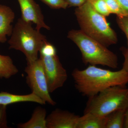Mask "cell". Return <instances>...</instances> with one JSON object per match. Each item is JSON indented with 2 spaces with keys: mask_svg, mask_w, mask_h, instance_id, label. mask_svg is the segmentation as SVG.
I'll list each match as a JSON object with an SVG mask.
<instances>
[{
  "mask_svg": "<svg viewBox=\"0 0 128 128\" xmlns=\"http://www.w3.org/2000/svg\"><path fill=\"white\" fill-rule=\"evenodd\" d=\"M72 76L77 90L88 98L108 88L126 86L128 83V73L122 68L112 71L90 65L84 70L74 69Z\"/></svg>",
  "mask_w": 128,
  "mask_h": 128,
  "instance_id": "obj_1",
  "label": "cell"
},
{
  "mask_svg": "<svg viewBox=\"0 0 128 128\" xmlns=\"http://www.w3.org/2000/svg\"><path fill=\"white\" fill-rule=\"evenodd\" d=\"M75 14L80 30L85 34L107 47L117 43L116 34L105 17L96 11L89 1L77 7Z\"/></svg>",
  "mask_w": 128,
  "mask_h": 128,
  "instance_id": "obj_2",
  "label": "cell"
},
{
  "mask_svg": "<svg viewBox=\"0 0 128 128\" xmlns=\"http://www.w3.org/2000/svg\"><path fill=\"white\" fill-rule=\"evenodd\" d=\"M68 38L79 48L82 61L86 64L101 65L113 69L118 68L117 55L107 47L86 35L80 30H70L68 33Z\"/></svg>",
  "mask_w": 128,
  "mask_h": 128,
  "instance_id": "obj_3",
  "label": "cell"
},
{
  "mask_svg": "<svg viewBox=\"0 0 128 128\" xmlns=\"http://www.w3.org/2000/svg\"><path fill=\"white\" fill-rule=\"evenodd\" d=\"M10 38L8 41L9 49L20 51L26 57L27 62L38 59L41 47L47 41L46 37L40 30L34 29L32 23L18 18L13 28Z\"/></svg>",
  "mask_w": 128,
  "mask_h": 128,
  "instance_id": "obj_4",
  "label": "cell"
},
{
  "mask_svg": "<svg viewBox=\"0 0 128 128\" xmlns=\"http://www.w3.org/2000/svg\"><path fill=\"white\" fill-rule=\"evenodd\" d=\"M88 98L84 114L92 113L106 116L115 110L128 109L126 86H112Z\"/></svg>",
  "mask_w": 128,
  "mask_h": 128,
  "instance_id": "obj_5",
  "label": "cell"
},
{
  "mask_svg": "<svg viewBox=\"0 0 128 128\" xmlns=\"http://www.w3.org/2000/svg\"><path fill=\"white\" fill-rule=\"evenodd\" d=\"M27 62L25 69L27 74L26 82L32 92L48 104L52 106L56 105L50 94L43 65L40 58Z\"/></svg>",
  "mask_w": 128,
  "mask_h": 128,
  "instance_id": "obj_6",
  "label": "cell"
},
{
  "mask_svg": "<svg viewBox=\"0 0 128 128\" xmlns=\"http://www.w3.org/2000/svg\"><path fill=\"white\" fill-rule=\"evenodd\" d=\"M50 93L62 87L68 78L67 72L56 55H40Z\"/></svg>",
  "mask_w": 128,
  "mask_h": 128,
  "instance_id": "obj_7",
  "label": "cell"
},
{
  "mask_svg": "<svg viewBox=\"0 0 128 128\" xmlns=\"http://www.w3.org/2000/svg\"><path fill=\"white\" fill-rule=\"evenodd\" d=\"M20 7L22 18L24 20L33 23L36 28L40 30L42 28L50 30L46 25L44 16L39 5L34 0H18Z\"/></svg>",
  "mask_w": 128,
  "mask_h": 128,
  "instance_id": "obj_8",
  "label": "cell"
},
{
  "mask_svg": "<svg viewBox=\"0 0 128 128\" xmlns=\"http://www.w3.org/2000/svg\"><path fill=\"white\" fill-rule=\"evenodd\" d=\"M80 116L66 110L56 109L47 116V128H76Z\"/></svg>",
  "mask_w": 128,
  "mask_h": 128,
  "instance_id": "obj_9",
  "label": "cell"
},
{
  "mask_svg": "<svg viewBox=\"0 0 128 128\" xmlns=\"http://www.w3.org/2000/svg\"><path fill=\"white\" fill-rule=\"evenodd\" d=\"M15 13L10 8L0 5V43L7 41V36L11 35L13 27L12 23L15 18Z\"/></svg>",
  "mask_w": 128,
  "mask_h": 128,
  "instance_id": "obj_10",
  "label": "cell"
},
{
  "mask_svg": "<svg viewBox=\"0 0 128 128\" xmlns=\"http://www.w3.org/2000/svg\"><path fill=\"white\" fill-rule=\"evenodd\" d=\"M35 102L44 105L46 102L34 93L32 92L27 95H16L6 92H0V105L7 106L18 102Z\"/></svg>",
  "mask_w": 128,
  "mask_h": 128,
  "instance_id": "obj_11",
  "label": "cell"
},
{
  "mask_svg": "<svg viewBox=\"0 0 128 128\" xmlns=\"http://www.w3.org/2000/svg\"><path fill=\"white\" fill-rule=\"evenodd\" d=\"M106 118L98 114L87 113L79 117L76 128H106Z\"/></svg>",
  "mask_w": 128,
  "mask_h": 128,
  "instance_id": "obj_12",
  "label": "cell"
},
{
  "mask_svg": "<svg viewBox=\"0 0 128 128\" xmlns=\"http://www.w3.org/2000/svg\"><path fill=\"white\" fill-rule=\"evenodd\" d=\"M47 112L45 108L37 107L34 109L31 118L24 123L17 125L18 128H47Z\"/></svg>",
  "mask_w": 128,
  "mask_h": 128,
  "instance_id": "obj_13",
  "label": "cell"
},
{
  "mask_svg": "<svg viewBox=\"0 0 128 128\" xmlns=\"http://www.w3.org/2000/svg\"><path fill=\"white\" fill-rule=\"evenodd\" d=\"M18 69L8 56L0 54V78L9 79L18 73Z\"/></svg>",
  "mask_w": 128,
  "mask_h": 128,
  "instance_id": "obj_14",
  "label": "cell"
},
{
  "mask_svg": "<svg viewBox=\"0 0 128 128\" xmlns=\"http://www.w3.org/2000/svg\"><path fill=\"white\" fill-rule=\"evenodd\" d=\"M126 110H115L106 116V128H124Z\"/></svg>",
  "mask_w": 128,
  "mask_h": 128,
  "instance_id": "obj_15",
  "label": "cell"
},
{
  "mask_svg": "<svg viewBox=\"0 0 128 128\" xmlns=\"http://www.w3.org/2000/svg\"><path fill=\"white\" fill-rule=\"evenodd\" d=\"M94 10L104 16H108L111 14L106 3L104 0H89Z\"/></svg>",
  "mask_w": 128,
  "mask_h": 128,
  "instance_id": "obj_16",
  "label": "cell"
},
{
  "mask_svg": "<svg viewBox=\"0 0 128 128\" xmlns=\"http://www.w3.org/2000/svg\"><path fill=\"white\" fill-rule=\"evenodd\" d=\"M111 14L117 16H126L117 0H104Z\"/></svg>",
  "mask_w": 128,
  "mask_h": 128,
  "instance_id": "obj_17",
  "label": "cell"
},
{
  "mask_svg": "<svg viewBox=\"0 0 128 128\" xmlns=\"http://www.w3.org/2000/svg\"><path fill=\"white\" fill-rule=\"evenodd\" d=\"M56 49L52 44L48 42H45L40 50V55L44 56H52L57 54Z\"/></svg>",
  "mask_w": 128,
  "mask_h": 128,
  "instance_id": "obj_18",
  "label": "cell"
},
{
  "mask_svg": "<svg viewBox=\"0 0 128 128\" xmlns=\"http://www.w3.org/2000/svg\"><path fill=\"white\" fill-rule=\"evenodd\" d=\"M51 8L54 9H66L68 7L65 0H41Z\"/></svg>",
  "mask_w": 128,
  "mask_h": 128,
  "instance_id": "obj_19",
  "label": "cell"
},
{
  "mask_svg": "<svg viewBox=\"0 0 128 128\" xmlns=\"http://www.w3.org/2000/svg\"><path fill=\"white\" fill-rule=\"evenodd\" d=\"M117 22L120 29L126 35L128 43V16H117Z\"/></svg>",
  "mask_w": 128,
  "mask_h": 128,
  "instance_id": "obj_20",
  "label": "cell"
},
{
  "mask_svg": "<svg viewBox=\"0 0 128 128\" xmlns=\"http://www.w3.org/2000/svg\"><path fill=\"white\" fill-rule=\"evenodd\" d=\"M6 110V106L0 105V128H8Z\"/></svg>",
  "mask_w": 128,
  "mask_h": 128,
  "instance_id": "obj_21",
  "label": "cell"
},
{
  "mask_svg": "<svg viewBox=\"0 0 128 128\" xmlns=\"http://www.w3.org/2000/svg\"><path fill=\"white\" fill-rule=\"evenodd\" d=\"M121 50L124 58L122 69L128 73V43L127 48H122Z\"/></svg>",
  "mask_w": 128,
  "mask_h": 128,
  "instance_id": "obj_22",
  "label": "cell"
},
{
  "mask_svg": "<svg viewBox=\"0 0 128 128\" xmlns=\"http://www.w3.org/2000/svg\"><path fill=\"white\" fill-rule=\"evenodd\" d=\"M70 7H79L89 0H65Z\"/></svg>",
  "mask_w": 128,
  "mask_h": 128,
  "instance_id": "obj_23",
  "label": "cell"
},
{
  "mask_svg": "<svg viewBox=\"0 0 128 128\" xmlns=\"http://www.w3.org/2000/svg\"><path fill=\"white\" fill-rule=\"evenodd\" d=\"M125 13L128 16V0H117Z\"/></svg>",
  "mask_w": 128,
  "mask_h": 128,
  "instance_id": "obj_24",
  "label": "cell"
},
{
  "mask_svg": "<svg viewBox=\"0 0 128 128\" xmlns=\"http://www.w3.org/2000/svg\"><path fill=\"white\" fill-rule=\"evenodd\" d=\"M124 128H128V109L126 110L125 113Z\"/></svg>",
  "mask_w": 128,
  "mask_h": 128,
  "instance_id": "obj_25",
  "label": "cell"
}]
</instances>
